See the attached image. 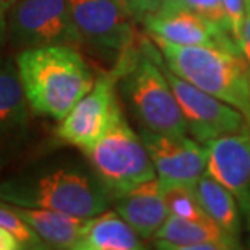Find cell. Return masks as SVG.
Instances as JSON below:
<instances>
[{"label":"cell","mask_w":250,"mask_h":250,"mask_svg":"<svg viewBox=\"0 0 250 250\" xmlns=\"http://www.w3.org/2000/svg\"><path fill=\"white\" fill-rule=\"evenodd\" d=\"M142 51L127 49L119 63L122 67V91L143 128L158 133L186 135L187 124L176 94L163 72L156 49L146 41Z\"/></svg>","instance_id":"cell-4"},{"label":"cell","mask_w":250,"mask_h":250,"mask_svg":"<svg viewBox=\"0 0 250 250\" xmlns=\"http://www.w3.org/2000/svg\"><path fill=\"white\" fill-rule=\"evenodd\" d=\"M166 65L177 77L250 116V63L239 49L181 46L154 39Z\"/></svg>","instance_id":"cell-3"},{"label":"cell","mask_w":250,"mask_h":250,"mask_svg":"<svg viewBox=\"0 0 250 250\" xmlns=\"http://www.w3.org/2000/svg\"><path fill=\"white\" fill-rule=\"evenodd\" d=\"M154 246L164 250H228L239 247L213 219H186L169 214L154 234Z\"/></svg>","instance_id":"cell-15"},{"label":"cell","mask_w":250,"mask_h":250,"mask_svg":"<svg viewBox=\"0 0 250 250\" xmlns=\"http://www.w3.org/2000/svg\"><path fill=\"white\" fill-rule=\"evenodd\" d=\"M142 21L151 33L153 39H163L181 46L216 44L239 49L237 42L228 36L226 29L181 5L166 3L158 12L146 15Z\"/></svg>","instance_id":"cell-11"},{"label":"cell","mask_w":250,"mask_h":250,"mask_svg":"<svg viewBox=\"0 0 250 250\" xmlns=\"http://www.w3.org/2000/svg\"><path fill=\"white\" fill-rule=\"evenodd\" d=\"M193 192L205 214L228 234L237 237L241 218H239L236 197L208 172H205L193 184Z\"/></svg>","instance_id":"cell-18"},{"label":"cell","mask_w":250,"mask_h":250,"mask_svg":"<svg viewBox=\"0 0 250 250\" xmlns=\"http://www.w3.org/2000/svg\"><path fill=\"white\" fill-rule=\"evenodd\" d=\"M82 46L119 57L132 47V13L121 0H67Z\"/></svg>","instance_id":"cell-8"},{"label":"cell","mask_w":250,"mask_h":250,"mask_svg":"<svg viewBox=\"0 0 250 250\" xmlns=\"http://www.w3.org/2000/svg\"><path fill=\"white\" fill-rule=\"evenodd\" d=\"M221 3L228 18L229 34L237 42L242 33L244 20H246V2L244 0H221Z\"/></svg>","instance_id":"cell-22"},{"label":"cell","mask_w":250,"mask_h":250,"mask_svg":"<svg viewBox=\"0 0 250 250\" xmlns=\"http://www.w3.org/2000/svg\"><path fill=\"white\" fill-rule=\"evenodd\" d=\"M247 124L250 125V116H249V119H247Z\"/></svg>","instance_id":"cell-28"},{"label":"cell","mask_w":250,"mask_h":250,"mask_svg":"<svg viewBox=\"0 0 250 250\" xmlns=\"http://www.w3.org/2000/svg\"><path fill=\"white\" fill-rule=\"evenodd\" d=\"M167 2L169 0H130L128 12L132 13L133 18L143 20L146 15L158 12V10Z\"/></svg>","instance_id":"cell-23"},{"label":"cell","mask_w":250,"mask_h":250,"mask_svg":"<svg viewBox=\"0 0 250 250\" xmlns=\"http://www.w3.org/2000/svg\"><path fill=\"white\" fill-rule=\"evenodd\" d=\"M15 62L29 109L36 116L62 121L94 84L82 54L68 44L23 49Z\"/></svg>","instance_id":"cell-1"},{"label":"cell","mask_w":250,"mask_h":250,"mask_svg":"<svg viewBox=\"0 0 250 250\" xmlns=\"http://www.w3.org/2000/svg\"><path fill=\"white\" fill-rule=\"evenodd\" d=\"M142 237L116 209L89 218L75 250H140Z\"/></svg>","instance_id":"cell-16"},{"label":"cell","mask_w":250,"mask_h":250,"mask_svg":"<svg viewBox=\"0 0 250 250\" xmlns=\"http://www.w3.org/2000/svg\"><path fill=\"white\" fill-rule=\"evenodd\" d=\"M84 154L112 200L138 184L156 177L142 137L128 127L124 116Z\"/></svg>","instance_id":"cell-5"},{"label":"cell","mask_w":250,"mask_h":250,"mask_svg":"<svg viewBox=\"0 0 250 250\" xmlns=\"http://www.w3.org/2000/svg\"><path fill=\"white\" fill-rule=\"evenodd\" d=\"M23 244L12 231L0 226V250H21Z\"/></svg>","instance_id":"cell-26"},{"label":"cell","mask_w":250,"mask_h":250,"mask_svg":"<svg viewBox=\"0 0 250 250\" xmlns=\"http://www.w3.org/2000/svg\"><path fill=\"white\" fill-rule=\"evenodd\" d=\"M15 0H0V52L8 41V15Z\"/></svg>","instance_id":"cell-25"},{"label":"cell","mask_w":250,"mask_h":250,"mask_svg":"<svg viewBox=\"0 0 250 250\" xmlns=\"http://www.w3.org/2000/svg\"><path fill=\"white\" fill-rule=\"evenodd\" d=\"M114 209L142 239H153L169 216L164 182L158 176L114 197Z\"/></svg>","instance_id":"cell-14"},{"label":"cell","mask_w":250,"mask_h":250,"mask_svg":"<svg viewBox=\"0 0 250 250\" xmlns=\"http://www.w3.org/2000/svg\"><path fill=\"white\" fill-rule=\"evenodd\" d=\"M167 3L181 5L184 8L192 10V12L202 15L203 18L209 20V21H213L214 24H218V26L224 28L229 33L228 18H226V13H224L221 0H169Z\"/></svg>","instance_id":"cell-21"},{"label":"cell","mask_w":250,"mask_h":250,"mask_svg":"<svg viewBox=\"0 0 250 250\" xmlns=\"http://www.w3.org/2000/svg\"><path fill=\"white\" fill-rule=\"evenodd\" d=\"M161 67L181 106L187 132L192 133L195 140L207 145L214 138L246 128V119L239 109L177 77L169 67H164L163 62Z\"/></svg>","instance_id":"cell-9"},{"label":"cell","mask_w":250,"mask_h":250,"mask_svg":"<svg viewBox=\"0 0 250 250\" xmlns=\"http://www.w3.org/2000/svg\"><path fill=\"white\" fill-rule=\"evenodd\" d=\"M28 128L29 104L17 62L10 56H0V164L23 146Z\"/></svg>","instance_id":"cell-13"},{"label":"cell","mask_w":250,"mask_h":250,"mask_svg":"<svg viewBox=\"0 0 250 250\" xmlns=\"http://www.w3.org/2000/svg\"><path fill=\"white\" fill-rule=\"evenodd\" d=\"M0 226L12 231L20 239V242L23 244V249H49L46 242L33 231V228L15 211L12 205L2 202V200H0Z\"/></svg>","instance_id":"cell-20"},{"label":"cell","mask_w":250,"mask_h":250,"mask_svg":"<svg viewBox=\"0 0 250 250\" xmlns=\"http://www.w3.org/2000/svg\"><path fill=\"white\" fill-rule=\"evenodd\" d=\"M164 197L169 214L186 219L208 218L195 197L193 186L187 184H166L164 182Z\"/></svg>","instance_id":"cell-19"},{"label":"cell","mask_w":250,"mask_h":250,"mask_svg":"<svg viewBox=\"0 0 250 250\" xmlns=\"http://www.w3.org/2000/svg\"><path fill=\"white\" fill-rule=\"evenodd\" d=\"M140 137L148 149L156 176L163 182L193 186L207 172V148L186 135L158 133L143 128Z\"/></svg>","instance_id":"cell-10"},{"label":"cell","mask_w":250,"mask_h":250,"mask_svg":"<svg viewBox=\"0 0 250 250\" xmlns=\"http://www.w3.org/2000/svg\"><path fill=\"white\" fill-rule=\"evenodd\" d=\"M244 2H246V20H244L242 33L237 41V46L241 54L246 57V61L250 63V0H244Z\"/></svg>","instance_id":"cell-24"},{"label":"cell","mask_w":250,"mask_h":250,"mask_svg":"<svg viewBox=\"0 0 250 250\" xmlns=\"http://www.w3.org/2000/svg\"><path fill=\"white\" fill-rule=\"evenodd\" d=\"M12 207L46 242V246L54 249H75L84 224L88 221V219L57 211V209L23 208L15 207V205Z\"/></svg>","instance_id":"cell-17"},{"label":"cell","mask_w":250,"mask_h":250,"mask_svg":"<svg viewBox=\"0 0 250 250\" xmlns=\"http://www.w3.org/2000/svg\"><path fill=\"white\" fill-rule=\"evenodd\" d=\"M8 42L20 51L47 44L82 46L67 0H15L8 15Z\"/></svg>","instance_id":"cell-7"},{"label":"cell","mask_w":250,"mask_h":250,"mask_svg":"<svg viewBox=\"0 0 250 250\" xmlns=\"http://www.w3.org/2000/svg\"><path fill=\"white\" fill-rule=\"evenodd\" d=\"M207 172L237 198L250 224V132L247 128L207 143Z\"/></svg>","instance_id":"cell-12"},{"label":"cell","mask_w":250,"mask_h":250,"mask_svg":"<svg viewBox=\"0 0 250 250\" xmlns=\"http://www.w3.org/2000/svg\"><path fill=\"white\" fill-rule=\"evenodd\" d=\"M0 200L23 208H47L89 219L106 211L112 195L96 174L72 166L26 167L0 182Z\"/></svg>","instance_id":"cell-2"},{"label":"cell","mask_w":250,"mask_h":250,"mask_svg":"<svg viewBox=\"0 0 250 250\" xmlns=\"http://www.w3.org/2000/svg\"><path fill=\"white\" fill-rule=\"evenodd\" d=\"M121 75L122 67L117 62L116 68L94 80L93 88L59 124L56 133L61 142L86 151L122 117L116 98V83Z\"/></svg>","instance_id":"cell-6"},{"label":"cell","mask_w":250,"mask_h":250,"mask_svg":"<svg viewBox=\"0 0 250 250\" xmlns=\"http://www.w3.org/2000/svg\"><path fill=\"white\" fill-rule=\"evenodd\" d=\"M121 2H122V3L125 5V7L128 8V5H130V0H121Z\"/></svg>","instance_id":"cell-27"}]
</instances>
